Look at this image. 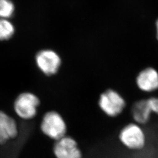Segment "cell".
<instances>
[{"instance_id": "6da1fadb", "label": "cell", "mask_w": 158, "mask_h": 158, "mask_svg": "<svg viewBox=\"0 0 158 158\" xmlns=\"http://www.w3.org/2000/svg\"><path fill=\"white\" fill-rule=\"evenodd\" d=\"M40 128L45 135L55 141L66 135L68 131L67 124L62 115L53 110L44 114Z\"/></svg>"}, {"instance_id": "7a4b0ae2", "label": "cell", "mask_w": 158, "mask_h": 158, "mask_svg": "<svg viewBox=\"0 0 158 158\" xmlns=\"http://www.w3.org/2000/svg\"><path fill=\"white\" fill-rule=\"evenodd\" d=\"M118 138L125 148L133 151L141 150L147 142L146 134L142 125L136 123H131L122 128Z\"/></svg>"}, {"instance_id": "3957f363", "label": "cell", "mask_w": 158, "mask_h": 158, "mask_svg": "<svg viewBox=\"0 0 158 158\" xmlns=\"http://www.w3.org/2000/svg\"><path fill=\"white\" fill-rule=\"evenodd\" d=\"M98 105L102 113L111 118L117 117L123 113L126 107V102L118 91L109 89L99 96Z\"/></svg>"}, {"instance_id": "277c9868", "label": "cell", "mask_w": 158, "mask_h": 158, "mask_svg": "<svg viewBox=\"0 0 158 158\" xmlns=\"http://www.w3.org/2000/svg\"><path fill=\"white\" fill-rule=\"evenodd\" d=\"M40 101L31 92H23L17 96L14 103V110L17 116L24 120H30L36 115Z\"/></svg>"}, {"instance_id": "5b68a950", "label": "cell", "mask_w": 158, "mask_h": 158, "mask_svg": "<svg viewBox=\"0 0 158 158\" xmlns=\"http://www.w3.org/2000/svg\"><path fill=\"white\" fill-rule=\"evenodd\" d=\"M35 63L40 71L46 76L56 74L61 68L62 60L59 54L51 49L39 51L35 56Z\"/></svg>"}, {"instance_id": "8992f818", "label": "cell", "mask_w": 158, "mask_h": 158, "mask_svg": "<svg viewBox=\"0 0 158 158\" xmlns=\"http://www.w3.org/2000/svg\"><path fill=\"white\" fill-rule=\"evenodd\" d=\"M56 158H83L81 150L77 142L70 136H64L57 140L53 147Z\"/></svg>"}, {"instance_id": "52a82bcc", "label": "cell", "mask_w": 158, "mask_h": 158, "mask_svg": "<svg viewBox=\"0 0 158 158\" xmlns=\"http://www.w3.org/2000/svg\"><path fill=\"white\" fill-rule=\"evenodd\" d=\"M135 83L139 90L151 93L158 90V71L152 67L142 69L137 74Z\"/></svg>"}, {"instance_id": "ba28073f", "label": "cell", "mask_w": 158, "mask_h": 158, "mask_svg": "<svg viewBox=\"0 0 158 158\" xmlns=\"http://www.w3.org/2000/svg\"><path fill=\"white\" fill-rule=\"evenodd\" d=\"M18 135L17 121L7 113L0 110V145L15 139Z\"/></svg>"}, {"instance_id": "9c48e42d", "label": "cell", "mask_w": 158, "mask_h": 158, "mask_svg": "<svg viewBox=\"0 0 158 158\" xmlns=\"http://www.w3.org/2000/svg\"><path fill=\"white\" fill-rule=\"evenodd\" d=\"M131 112L134 123L141 125L147 124L152 114L147 99H142L135 102L131 107Z\"/></svg>"}, {"instance_id": "30bf717a", "label": "cell", "mask_w": 158, "mask_h": 158, "mask_svg": "<svg viewBox=\"0 0 158 158\" xmlns=\"http://www.w3.org/2000/svg\"><path fill=\"white\" fill-rule=\"evenodd\" d=\"M15 34V27L8 19L0 18V41L10 40Z\"/></svg>"}, {"instance_id": "8fae6325", "label": "cell", "mask_w": 158, "mask_h": 158, "mask_svg": "<svg viewBox=\"0 0 158 158\" xmlns=\"http://www.w3.org/2000/svg\"><path fill=\"white\" fill-rule=\"evenodd\" d=\"M15 11V6L11 0H0V18L8 19Z\"/></svg>"}, {"instance_id": "7c38bea8", "label": "cell", "mask_w": 158, "mask_h": 158, "mask_svg": "<svg viewBox=\"0 0 158 158\" xmlns=\"http://www.w3.org/2000/svg\"><path fill=\"white\" fill-rule=\"evenodd\" d=\"M152 113L158 115V97H151L147 99Z\"/></svg>"}, {"instance_id": "4fadbf2b", "label": "cell", "mask_w": 158, "mask_h": 158, "mask_svg": "<svg viewBox=\"0 0 158 158\" xmlns=\"http://www.w3.org/2000/svg\"><path fill=\"white\" fill-rule=\"evenodd\" d=\"M156 38L158 40V20L156 22Z\"/></svg>"}]
</instances>
